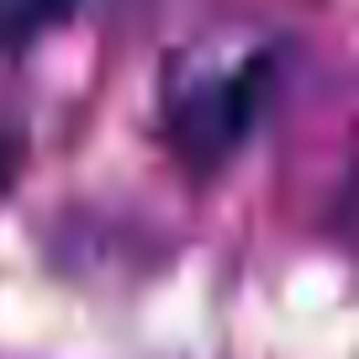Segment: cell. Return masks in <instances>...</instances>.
<instances>
[{
	"label": "cell",
	"instance_id": "6da1fadb",
	"mask_svg": "<svg viewBox=\"0 0 359 359\" xmlns=\"http://www.w3.org/2000/svg\"><path fill=\"white\" fill-rule=\"evenodd\" d=\"M275 79H280L275 48H248L169 74L158 95V137L180 158V169L196 180L222 175L264 127Z\"/></svg>",
	"mask_w": 359,
	"mask_h": 359
},
{
	"label": "cell",
	"instance_id": "7a4b0ae2",
	"mask_svg": "<svg viewBox=\"0 0 359 359\" xmlns=\"http://www.w3.org/2000/svg\"><path fill=\"white\" fill-rule=\"evenodd\" d=\"M79 0H0V58L37 48L48 32L69 27Z\"/></svg>",
	"mask_w": 359,
	"mask_h": 359
},
{
	"label": "cell",
	"instance_id": "3957f363",
	"mask_svg": "<svg viewBox=\"0 0 359 359\" xmlns=\"http://www.w3.org/2000/svg\"><path fill=\"white\" fill-rule=\"evenodd\" d=\"M22 164H27V122H16L11 111H0V201L11 196Z\"/></svg>",
	"mask_w": 359,
	"mask_h": 359
}]
</instances>
